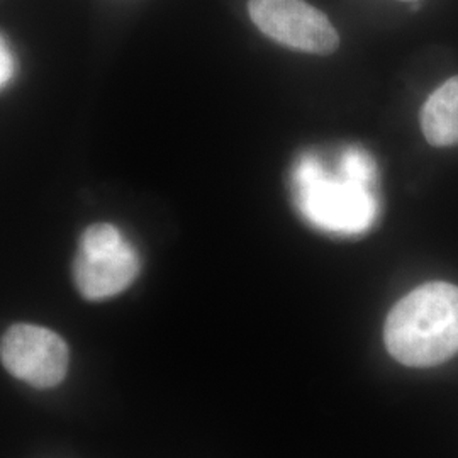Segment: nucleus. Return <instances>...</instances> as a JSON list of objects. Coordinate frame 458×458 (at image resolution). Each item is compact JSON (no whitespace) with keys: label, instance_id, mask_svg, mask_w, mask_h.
<instances>
[{"label":"nucleus","instance_id":"3","mask_svg":"<svg viewBox=\"0 0 458 458\" xmlns=\"http://www.w3.org/2000/svg\"><path fill=\"white\" fill-rule=\"evenodd\" d=\"M0 360L17 380L34 389H53L65 380L70 352L53 329L17 323L2 335Z\"/></svg>","mask_w":458,"mask_h":458},{"label":"nucleus","instance_id":"7","mask_svg":"<svg viewBox=\"0 0 458 458\" xmlns=\"http://www.w3.org/2000/svg\"><path fill=\"white\" fill-rule=\"evenodd\" d=\"M403 2H416V0H403Z\"/></svg>","mask_w":458,"mask_h":458},{"label":"nucleus","instance_id":"4","mask_svg":"<svg viewBox=\"0 0 458 458\" xmlns=\"http://www.w3.org/2000/svg\"><path fill=\"white\" fill-rule=\"evenodd\" d=\"M248 14L265 36L282 47L323 56L340 47L331 21L304 0H250Z\"/></svg>","mask_w":458,"mask_h":458},{"label":"nucleus","instance_id":"1","mask_svg":"<svg viewBox=\"0 0 458 458\" xmlns=\"http://www.w3.org/2000/svg\"><path fill=\"white\" fill-rule=\"evenodd\" d=\"M394 359L414 369L437 367L458 353V287L428 282L394 306L384 327Z\"/></svg>","mask_w":458,"mask_h":458},{"label":"nucleus","instance_id":"2","mask_svg":"<svg viewBox=\"0 0 458 458\" xmlns=\"http://www.w3.org/2000/svg\"><path fill=\"white\" fill-rule=\"evenodd\" d=\"M140 268V255L124 234L113 225L98 223L83 231L72 272L83 299L100 302L124 293Z\"/></svg>","mask_w":458,"mask_h":458},{"label":"nucleus","instance_id":"6","mask_svg":"<svg viewBox=\"0 0 458 458\" xmlns=\"http://www.w3.org/2000/svg\"><path fill=\"white\" fill-rule=\"evenodd\" d=\"M14 70H16L14 55L9 48L7 41L4 39V36L0 34V90L13 81Z\"/></svg>","mask_w":458,"mask_h":458},{"label":"nucleus","instance_id":"5","mask_svg":"<svg viewBox=\"0 0 458 458\" xmlns=\"http://www.w3.org/2000/svg\"><path fill=\"white\" fill-rule=\"evenodd\" d=\"M421 130L433 147L458 145V75L440 85L421 109Z\"/></svg>","mask_w":458,"mask_h":458}]
</instances>
